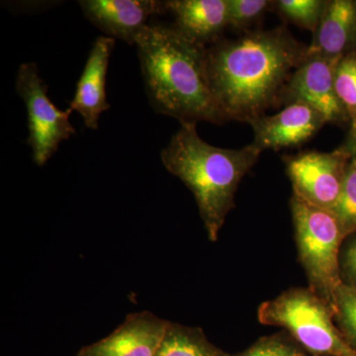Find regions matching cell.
<instances>
[{
    "mask_svg": "<svg viewBox=\"0 0 356 356\" xmlns=\"http://www.w3.org/2000/svg\"><path fill=\"white\" fill-rule=\"evenodd\" d=\"M115 39L107 36L96 38L81 79L77 81L76 93L70 102L69 109L83 117L86 127L97 130L100 116L110 109L107 102L106 77Z\"/></svg>",
    "mask_w": 356,
    "mask_h": 356,
    "instance_id": "8fae6325",
    "label": "cell"
},
{
    "mask_svg": "<svg viewBox=\"0 0 356 356\" xmlns=\"http://www.w3.org/2000/svg\"><path fill=\"white\" fill-rule=\"evenodd\" d=\"M339 60L306 54L287 84L283 104L304 103L322 114L327 123L350 121L334 88V70Z\"/></svg>",
    "mask_w": 356,
    "mask_h": 356,
    "instance_id": "ba28073f",
    "label": "cell"
},
{
    "mask_svg": "<svg viewBox=\"0 0 356 356\" xmlns=\"http://www.w3.org/2000/svg\"><path fill=\"white\" fill-rule=\"evenodd\" d=\"M332 314V309L314 292L293 290L262 304L259 318L262 324L285 327L312 353L356 356L355 348L337 332Z\"/></svg>",
    "mask_w": 356,
    "mask_h": 356,
    "instance_id": "5b68a950",
    "label": "cell"
},
{
    "mask_svg": "<svg viewBox=\"0 0 356 356\" xmlns=\"http://www.w3.org/2000/svg\"><path fill=\"white\" fill-rule=\"evenodd\" d=\"M165 4L178 31L206 48L219 41L228 27V0H168Z\"/></svg>",
    "mask_w": 356,
    "mask_h": 356,
    "instance_id": "7c38bea8",
    "label": "cell"
},
{
    "mask_svg": "<svg viewBox=\"0 0 356 356\" xmlns=\"http://www.w3.org/2000/svg\"><path fill=\"white\" fill-rule=\"evenodd\" d=\"M248 124L254 133L252 144L264 152L299 146L310 140L327 123L322 114L309 105L292 103L278 113L271 116L262 115Z\"/></svg>",
    "mask_w": 356,
    "mask_h": 356,
    "instance_id": "30bf717a",
    "label": "cell"
},
{
    "mask_svg": "<svg viewBox=\"0 0 356 356\" xmlns=\"http://www.w3.org/2000/svg\"><path fill=\"white\" fill-rule=\"evenodd\" d=\"M332 212L341 222L346 236L356 232V159H350L341 194Z\"/></svg>",
    "mask_w": 356,
    "mask_h": 356,
    "instance_id": "ac0fdd59",
    "label": "cell"
},
{
    "mask_svg": "<svg viewBox=\"0 0 356 356\" xmlns=\"http://www.w3.org/2000/svg\"><path fill=\"white\" fill-rule=\"evenodd\" d=\"M334 313L339 314L344 329L356 343V286L341 284L336 294Z\"/></svg>",
    "mask_w": 356,
    "mask_h": 356,
    "instance_id": "ffe728a7",
    "label": "cell"
},
{
    "mask_svg": "<svg viewBox=\"0 0 356 356\" xmlns=\"http://www.w3.org/2000/svg\"><path fill=\"white\" fill-rule=\"evenodd\" d=\"M170 325L151 315L132 317L96 343L88 356H156Z\"/></svg>",
    "mask_w": 356,
    "mask_h": 356,
    "instance_id": "5bb4252c",
    "label": "cell"
},
{
    "mask_svg": "<svg viewBox=\"0 0 356 356\" xmlns=\"http://www.w3.org/2000/svg\"><path fill=\"white\" fill-rule=\"evenodd\" d=\"M307 49V56L341 60L353 51L356 40V1L327 0L317 29Z\"/></svg>",
    "mask_w": 356,
    "mask_h": 356,
    "instance_id": "4fadbf2b",
    "label": "cell"
},
{
    "mask_svg": "<svg viewBox=\"0 0 356 356\" xmlns=\"http://www.w3.org/2000/svg\"><path fill=\"white\" fill-rule=\"evenodd\" d=\"M16 92L22 98L28 114L29 137L33 161L43 166L56 154L60 143L76 134L70 124L72 110H60L48 96V86L40 77L38 65L25 63L18 69Z\"/></svg>",
    "mask_w": 356,
    "mask_h": 356,
    "instance_id": "8992f818",
    "label": "cell"
},
{
    "mask_svg": "<svg viewBox=\"0 0 356 356\" xmlns=\"http://www.w3.org/2000/svg\"><path fill=\"white\" fill-rule=\"evenodd\" d=\"M156 356H221L186 330L168 327Z\"/></svg>",
    "mask_w": 356,
    "mask_h": 356,
    "instance_id": "e0dca14e",
    "label": "cell"
},
{
    "mask_svg": "<svg viewBox=\"0 0 356 356\" xmlns=\"http://www.w3.org/2000/svg\"><path fill=\"white\" fill-rule=\"evenodd\" d=\"M136 46L147 97L154 111L184 123H226L206 72V47L175 26L147 25Z\"/></svg>",
    "mask_w": 356,
    "mask_h": 356,
    "instance_id": "7a4b0ae2",
    "label": "cell"
},
{
    "mask_svg": "<svg viewBox=\"0 0 356 356\" xmlns=\"http://www.w3.org/2000/svg\"><path fill=\"white\" fill-rule=\"evenodd\" d=\"M334 88L350 125H356V51L346 54L334 70Z\"/></svg>",
    "mask_w": 356,
    "mask_h": 356,
    "instance_id": "9a60e30c",
    "label": "cell"
},
{
    "mask_svg": "<svg viewBox=\"0 0 356 356\" xmlns=\"http://www.w3.org/2000/svg\"><path fill=\"white\" fill-rule=\"evenodd\" d=\"M307 49L284 26L252 30L207 47L208 81L225 122L250 123L283 104L287 84Z\"/></svg>",
    "mask_w": 356,
    "mask_h": 356,
    "instance_id": "6da1fadb",
    "label": "cell"
},
{
    "mask_svg": "<svg viewBox=\"0 0 356 356\" xmlns=\"http://www.w3.org/2000/svg\"><path fill=\"white\" fill-rule=\"evenodd\" d=\"M291 209L300 257L313 292L334 312L337 291L343 284L339 252L346 234L332 211L307 202L296 194L292 196Z\"/></svg>",
    "mask_w": 356,
    "mask_h": 356,
    "instance_id": "277c9868",
    "label": "cell"
},
{
    "mask_svg": "<svg viewBox=\"0 0 356 356\" xmlns=\"http://www.w3.org/2000/svg\"><path fill=\"white\" fill-rule=\"evenodd\" d=\"M197 124H180L161 159L168 172L193 193L211 241L219 236L225 220L235 206L241 180L259 161L261 149L254 144L222 149L201 139Z\"/></svg>",
    "mask_w": 356,
    "mask_h": 356,
    "instance_id": "3957f363",
    "label": "cell"
},
{
    "mask_svg": "<svg viewBox=\"0 0 356 356\" xmlns=\"http://www.w3.org/2000/svg\"><path fill=\"white\" fill-rule=\"evenodd\" d=\"M327 3V0H278L274 7L285 19L314 33Z\"/></svg>",
    "mask_w": 356,
    "mask_h": 356,
    "instance_id": "2e32d148",
    "label": "cell"
},
{
    "mask_svg": "<svg viewBox=\"0 0 356 356\" xmlns=\"http://www.w3.org/2000/svg\"><path fill=\"white\" fill-rule=\"evenodd\" d=\"M243 356H303L298 350L277 339H267L250 348Z\"/></svg>",
    "mask_w": 356,
    "mask_h": 356,
    "instance_id": "44dd1931",
    "label": "cell"
},
{
    "mask_svg": "<svg viewBox=\"0 0 356 356\" xmlns=\"http://www.w3.org/2000/svg\"><path fill=\"white\" fill-rule=\"evenodd\" d=\"M79 4L91 24L128 44H136L149 17L168 13L165 1L156 0H81Z\"/></svg>",
    "mask_w": 356,
    "mask_h": 356,
    "instance_id": "9c48e42d",
    "label": "cell"
},
{
    "mask_svg": "<svg viewBox=\"0 0 356 356\" xmlns=\"http://www.w3.org/2000/svg\"><path fill=\"white\" fill-rule=\"evenodd\" d=\"M274 7V1L268 0H228V27L240 31H250V28L261 16Z\"/></svg>",
    "mask_w": 356,
    "mask_h": 356,
    "instance_id": "d6986e66",
    "label": "cell"
},
{
    "mask_svg": "<svg viewBox=\"0 0 356 356\" xmlns=\"http://www.w3.org/2000/svg\"><path fill=\"white\" fill-rule=\"evenodd\" d=\"M344 268L348 271L351 280L355 281L356 286V242L348 248L344 259Z\"/></svg>",
    "mask_w": 356,
    "mask_h": 356,
    "instance_id": "603a6c76",
    "label": "cell"
},
{
    "mask_svg": "<svg viewBox=\"0 0 356 356\" xmlns=\"http://www.w3.org/2000/svg\"><path fill=\"white\" fill-rule=\"evenodd\" d=\"M350 159L331 153L305 151L284 158L294 194L317 207L332 211L336 205Z\"/></svg>",
    "mask_w": 356,
    "mask_h": 356,
    "instance_id": "52a82bcc",
    "label": "cell"
},
{
    "mask_svg": "<svg viewBox=\"0 0 356 356\" xmlns=\"http://www.w3.org/2000/svg\"><path fill=\"white\" fill-rule=\"evenodd\" d=\"M337 149L350 159H356V125L351 126L350 133L343 144Z\"/></svg>",
    "mask_w": 356,
    "mask_h": 356,
    "instance_id": "7402d4cb",
    "label": "cell"
}]
</instances>
